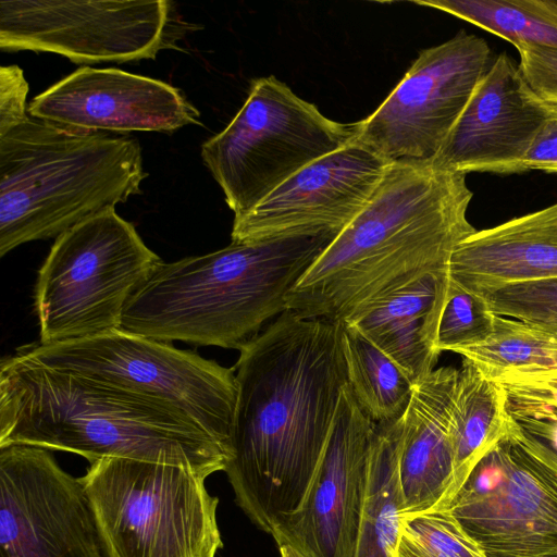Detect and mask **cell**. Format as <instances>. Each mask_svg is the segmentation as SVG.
<instances>
[{
	"instance_id": "obj_1",
	"label": "cell",
	"mask_w": 557,
	"mask_h": 557,
	"mask_svg": "<svg viewBox=\"0 0 557 557\" xmlns=\"http://www.w3.org/2000/svg\"><path fill=\"white\" fill-rule=\"evenodd\" d=\"M343 323L286 310L239 349L224 472L265 533L302 502L347 385Z\"/></svg>"
},
{
	"instance_id": "obj_2",
	"label": "cell",
	"mask_w": 557,
	"mask_h": 557,
	"mask_svg": "<svg viewBox=\"0 0 557 557\" xmlns=\"http://www.w3.org/2000/svg\"><path fill=\"white\" fill-rule=\"evenodd\" d=\"M467 174L430 163H392L364 209L286 298L305 318L347 323L429 274L447 272L476 230Z\"/></svg>"
},
{
	"instance_id": "obj_3",
	"label": "cell",
	"mask_w": 557,
	"mask_h": 557,
	"mask_svg": "<svg viewBox=\"0 0 557 557\" xmlns=\"http://www.w3.org/2000/svg\"><path fill=\"white\" fill-rule=\"evenodd\" d=\"M29 445L77 454L89 463L115 457L224 471L227 454L175 407L18 351L0 363V447Z\"/></svg>"
},
{
	"instance_id": "obj_4",
	"label": "cell",
	"mask_w": 557,
	"mask_h": 557,
	"mask_svg": "<svg viewBox=\"0 0 557 557\" xmlns=\"http://www.w3.org/2000/svg\"><path fill=\"white\" fill-rule=\"evenodd\" d=\"M341 231L294 234L162 262L125 307L120 330L161 342L240 349L286 308Z\"/></svg>"
},
{
	"instance_id": "obj_5",
	"label": "cell",
	"mask_w": 557,
	"mask_h": 557,
	"mask_svg": "<svg viewBox=\"0 0 557 557\" xmlns=\"http://www.w3.org/2000/svg\"><path fill=\"white\" fill-rule=\"evenodd\" d=\"M146 177L135 137L29 115L0 136V256L115 209Z\"/></svg>"
},
{
	"instance_id": "obj_6",
	"label": "cell",
	"mask_w": 557,
	"mask_h": 557,
	"mask_svg": "<svg viewBox=\"0 0 557 557\" xmlns=\"http://www.w3.org/2000/svg\"><path fill=\"white\" fill-rule=\"evenodd\" d=\"M186 468L108 457L79 478L109 557H215L219 498Z\"/></svg>"
},
{
	"instance_id": "obj_7",
	"label": "cell",
	"mask_w": 557,
	"mask_h": 557,
	"mask_svg": "<svg viewBox=\"0 0 557 557\" xmlns=\"http://www.w3.org/2000/svg\"><path fill=\"white\" fill-rule=\"evenodd\" d=\"M162 262L115 209L67 230L38 271L34 306L39 343L120 330L125 307Z\"/></svg>"
},
{
	"instance_id": "obj_8",
	"label": "cell",
	"mask_w": 557,
	"mask_h": 557,
	"mask_svg": "<svg viewBox=\"0 0 557 557\" xmlns=\"http://www.w3.org/2000/svg\"><path fill=\"white\" fill-rule=\"evenodd\" d=\"M356 135L357 123L333 121L275 76L260 77L227 126L201 145V158L236 219Z\"/></svg>"
},
{
	"instance_id": "obj_9",
	"label": "cell",
	"mask_w": 557,
	"mask_h": 557,
	"mask_svg": "<svg viewBox=\"0 0 557 557\" xmlns=\"http://www.w3.org/2000/svg\"><path fill=\"white\" fill-rule=\"evenodd\" d=\"M18 352L45 367L171 405L194 420L230 457L237 398L234 369L123 330L34 344Z\"/></svg>"
},
{
	"instance_id": "obj_10",
	"label": "cell",
	"mask_w": 557,
	"mask_h": 557,
	"mask_svg": "<svg viewBox=\"0 0 557 557\" xmlns=\"http://www.w3.org/2000/svg\"><path fill=\"white\" fill-rule=\"evenodd\" d=\"M168 0H1L0 49L63 55L76 64L154 60L178 39Z\"/></svg>"
},
{
	"instance_id": "obj_11",
	"label": "cell",
	"mask_w": 557,
	"mask_h": 557,
	"mask_svg": "<svg viewBox=\"0 0 557 557\" xmlns=\"http://www.w3.org/2000/svg\"><path fill=\"white\" fill-rule=\"evenodd\" d=\"M493 60L487 42L465 30L420 51L379 108L356 122L355 139L391 164L433 162Z\"/></svg>"
},
{
	"instance_id": "obj_12",
	"label": "cell",
	"mask_w": 557,
	"mask_h": 557,
	"mask_svg": "<svg viewBox=\"0 0 557 557\" xmlns=\"http://www.w3.org/2000/svg\"><path fill=\"white\" fill-rule=\"evenodd\" d=\"M0 557H109L83 483L49 449L0 447Z\"/></svg>"
},
{
	"instance_id": "obj_13",
	"label": "cell",
	"mask_w": 557,
	"mask_h": 557,
	"mask_svg": "<svg viewBox=\"0 0 557 557\" xmlns=\"http://www.w3.org/2000/svg\"><path fill=\"white\" fill-rule=\"evenodd\" d=\"M448 510L486 557H557V491L508 434L474 468Z\"/></svg>"
},
{
	"instance_id": "obj_14",
	"label": "cell",
	"mask_w": 557,
	"mask_h": 557,
	"mask_svg": "<svg viewBox=\"0 0 557 557\" xmlns=\"http://www.w3.org/2000/svg\"><path fill=\"white\" fill-rule=\"evenodd\" d=\"M375 422L348 384L309 488L272 532L306 557H352L363 508Z\"/></svg>"
},
{
	"instance_id": "obj_15",
	"label": "cell",
	"mask_w": 557,
	"mask_h": 557,
	"mask_svg": "<svg viewBox=\"0 0 557 557\" xmlns=\"http://www.w3.org/2000/svg\"><path fill=\"white\" fill-rule=\"evenodd\" d=\"M389 164L354 139L305 166L250 212L234 219L232 242L342 231L369 203Z\"/></svg>"
},
{
	"instance_id": "obj_16",
	"label": "cell",
	"mask_w": 557,
	"mask_h": 557,
	"mask_svg": "<svg viewBox=\"0 0 557 557\" xmlns=\"http://www.w3.org/2000/svg\"><path fill=\"white\" fill-rule=\"evenodd\" d=\"M35 119L84 132L173 133L202 125L181 89L123 70L82 66L33 98Z\"/></svg>"
},
{
	"instance_id": "obj_17",
	"label": "cell",
	"mask_w": 557,
	"mask_h": 557,
	"mask_svg": "<svg viewBox=\"0 0 557 557\" xmlns=\"http://www.w3.org/2000/svg\"><path fill=\"white\" fill-rule=\"evenodd\" d=\"M553 110L505 52L496 55L476 85L433 163L468 174H519Z\"/></svg>"
},
{
	"instance_id": "obj_18",
	"label": "cell",
	"mask_w": 557,
	"mask_h": 557,
	"mask_svg": "<svg viewBox=\"0 0 557 557\" xmlns=\"http://www.w3.org/2000/svg\"><path fill=\"white\" fill-rule=\"evenodd\" d=\"M459 370L419 380L403 416L398 480L404 516L448 510L453 502V414Z\"/></svg>"
},
{
	"instance_id": "obj_19",
	"label": "cell",
	"mask_w": 557,
	"mask_h": 557,
	"mask_svg": "<svg viewBox=\"0 0 557 557\" xmlns=\"http://www.w3.org/2000/svg\"><path fill=\"white\" fill-rule=\"evenodd\" d=\"M447 274L471 293L557 278V202L476 230L454 250Z\"/></svg>"
},
{
	"instance_id": "obj_20",
	"label": "cell",
	"mask_w": 557,
	"mask_h": 557,
	"mask_svg": "<svg viewBox=\"0 0 557 557\" xmlns=\"http://www.w3.org/2000/svg\"><path fill=\"white\" fill-rule=\"evenodd\" d=\"M447 272L429 274L345 323L394 361L416 384L434 370L435 309Z\"/></svg>"
},
{
	"instance_id": "obj_21",
	"label": "cell",
	"mask_w": 557,
	"mask_h": 557,
	"mask_svg": "<svg viewBox=\"0 0 557 557\" xmlns=\"http://www.w3.org/2000/svg\"><path fill=\"white\" fill-rule=\"evenodd\" d=\"M512 421L503 387L463 359L453 414V500L479 462L505 438Z\"/></svg>"
},
{
	"instance_id": "obj_22",
	"label": "cell",
	"mask_w": 557,
	"mask_h": 557,
	"mask_svg": "<svg viewBox=\"0 0 557 557\" xmlns=\"http://www.w3.org/2000/svg\"><path fill=\"white\" fill-rule=\"evenodd\" d=\"M403 417L376 423L352 557H396L404 518L398 480Z\"/></svg>"
},
{
	"instance_id": "obj_23",
	"label": "cell",
	"mask_w": 557,
	"mask_h": 557,
	"mask_svg": "<svg viewBox=\"0 0 557 557\" xmlns=\"http://www.w3.org/2000/svg\"><path fill=\"white\" fill-rule=\"evenodd\" d=\"M342 347L347 384L364 413L375 423L401 418L414 383L354 326L343 323Z\"/></svg>"
},
{
	"instance_id": "obj_24",
	"label": "cell",
	"mask_w": 557,
	"mask_h": 557,
	"mask_svg": "<svg viewBox=\"0 0 557 557\" xmlns=\"http://www.w3.org/2000/svg\"><path fill=\"white\" fill-rule=\"evenodd\" d=\"M414 3L467 21L516 48L539 46L557 50V0H421Z\"/></svg>"
},
{
	"instance_id": "obj_25",
	"label": "cell",
	"mask_w": 557,
	"mask_h": 557,
	"mask_svg": "<svg viewBox=\"0 0 557 557\" xmlns=\"http://www.w3.org/2000/svg\"><path fill=\"white\" fill-rule=\"evenodd\" d=\"M487 379L557 362V329L496 314L494 331L484 342L455 351Z\"/></svg>"
},
{
	"instance_id": "obj_26",
	"label": "cell",
	"mask_w": 557,
	"mask_h": 557,
	"mask_svg": "<svg viewBox=\"0 0 557 557\" xmlns=\"http://www.w3.org/2000/svg\"><path fill=\"white\" fill-rule=\"evenodd\" d=\"M495 319L496 314L481 296L461 288L447 277L435 311L436 351L455 352L484 342L494 331Z\"/></svg>"
},
{
	"instance_id": "obj_27",
	"label": "cell",
	"mask_w": 557,
	"mask_h": 557,
	"mask_svg": "<svg viewBox=\"0 0 557 557\" xmlns=\"http://www.w3.org/2000/svg\"><path fill=\"white\" fill-rule=\"evenodd\" d=\"M397 557H486L449 510L403 518Z\"/></svg>"
},
{
	"instance_id": "obj_28",
	"label": "cell",
	"mask_w": 557,
	"mask_h": 557,
	"mask_svg": "<svg viewBox=\"0 0 557 557\" xmlns=\"http://www.w3.org/2000/svg\"><path fill=\"white\" fill-rule=\"evenodd\" d=\"M505 391L510 414L524 428L557 423V362L492 377Z\"/></svg>"
},
{
	"instance_id": "obj_29",
	"label": "cell",
	"mask_w": 557,
	"mask_h": 557,
	"mask_svg": "<svg viewBox=\"0 0 557 557\" xmlns=\"http://www.w3.org/2000/svg\"><path fill=\"white\" fill-rule=\"evenodd\" d=\"M474 294L497 315L557 329V278L508 284Z\"/></svg>"
},
{
	"instance_id": "obj_30",
	"label": "cell",
	"mask_w": 557,
	"mask_h": 557,
	"mask_svg": "<svg viewBox=\"0 0 557 557\" xmlns=\"http://www.w3.org/2000/svg\"><path fill=\"white\" fill-rule=\"evenodd\" d=\"M508 436L524 461L557 491V443L528 431L515 418Z\"/></svg>"
},
{
	"instance_id": "obj_31",
	"label": "cell",
	"mask_w": 557,
	"mask_h": 557,
	"mask_svg": "<svg viewBox=\"0 0 557 557\" xmlns=\"http://www.w3.org/2000/svg\"><path fill=\"white\" fill-rule=\"evenodd\" d=\"M519 69L533 90L548 102L557 103V50L520 46Z\"/></svg>"
},
{
	"instance_id": "obj_32",
	"label": "cell",
	"mask_w": 557,
	"mask_h": 557,
	"mask_svg": "<svg viewBox=\"0 0 557 557\" xmlns=\"http://www.w3.org/2000/svg\"><path fill=\"white\" fill-rule=\"evenodd\" d=\"M28 83L16 65L0 67V136L22 124L28 116Z\"/></svg>"
},
{
	"instance_id": "obj_33",
	"label": "cell",
	"mask_w": 557,
	"mask_h": 557,
	"mask_svg": "<svg viewBox=\"0 0 557 557\" xmlns=\"http://www.w3.org/2000/svg\"><path fill=\"white\" fill-rule=\"evenodd\" d=\"M533 170L557 174V103H553V110L522 161L519 174Z\"/></svg>"
},
{
	"instance_id": "obj_34",
	"label": "cell",
	"mask_w": 557,
	"mask_h": 557,
	"mask_svg": "<svg viewBox=\"0 0 557 557\" xmlns=\"http://www.w3.org/2000/svg\"><path fill=\"white\" fill-rule=\"evenodd\" d=\"M281 557H306L301 552L289 544L278 545Z\"/></svg>"
},
{
	"instance_id": "obj_35",
	"label": "cell",
	"mask_w": 557,
	"mask_h": 557,
	"mask_svg": "<svg viewBox=\"0 0 557 557\" xmlns=\"http://www.w3.org/2000/svg\"><path fill=\"white\" fill-rule=\"evenodd\" d=\"M397 557V556H396Z\"/></svg>"
}]
</instances>
